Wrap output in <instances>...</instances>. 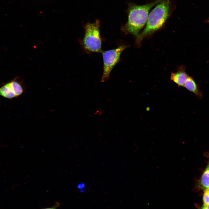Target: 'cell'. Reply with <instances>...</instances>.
I'll return each mask as SVG.
<instances>
[{"mask_svg": "<svg viewBox=\"0 0 209 209\" xmlns=\"http://www.w3.org/2000/svg\"><path fill=\"white\" fill-rule=\"evenodd\" d=\"M201 208L202 209H209V205H203Z\"/></svg>", "mask_w": 209, "mask_h": 209, "instance_id": "13", "label": "cell"}, {"mask_svg": "<svg viewBox=\"0 0 209 209\" xmlns=\"http://www.w3.org/2000/svg\"><path fill=\"white\" fill-rule=\"evenodd\" d=\"M172 0H162L149 14L146 25L136 37L135 44L139 46L143 39L160 30L165 24L173 10Z\"/></svg>", "mask_w": 209, "mask_h": 209, "instance_id": "1", "label": "cell"}, {"mask_svg": "<svg viewBox=\"0 0 209 209\" xmlns=\"http://www.w3.org/2000/svg\"><path fill=\"white\" fill-rule=\"evenodd\" d=\"M200 183L201 188L204 191L209 189V165L203 174Z\"/></svg>", "mask_w": 209, "mask_h": 209, "instance_id": "8", "label": "cell"}, {"mask_svg": "<svg viewBox=\"0 0 209 209\" xmlns=\"http://www.w3.org/2000/svg\"><path fill=\"white\" fill-rule=\"evenodd\" d=\"M12 87L16 97L21 95L24 91L23 86L16 79L14 80L9 82Z\"/></svg>", "mask_w": 209, "mask_h": 209, "instance_id": "9", "label": "cell"}, {"mask_svg": "<svg viewBox=\"0 0 209 209\" xmlns=\"http://www.w3.org/2000/svg\"><path fill=\"white\" fill-rule=\"evenodd\" d=\"M127 46L125 45L121 46L116 48L103 52V71L101 80L102 82L109 79L111 71L119 60L121 53Z\"/></svg>", "mask_w": 209, "mask_h": 209, "instance_id": "4", "label": "cell"}, {"mask_svg": "<svg viewBox=\"0 0 209 209\" xmlns=\"http://www.w3.org/2000/svg\"><path fill=\"white\" fill-rule=\"evenodd\" d=\"M162 0H155L141 5L130 3L128 10V19L122 30L127 34L137 37L147 22L151 9Z\"/></svg>", "mask_w": 209, "mask_h": 209, "instance_id": "2", "label": "cell"}, {"mask_svg": "<svg viewBox=\"0 0 209 209\" xmlns=\"http://www.w3.org/2000/svg\"><path fill=\"white\" fill-rule=\"evenodd\" d=\"M206 21L209 23V19Z\"/></svg>", "mask_w": 209, "mask_h": 209, "instance_id": "14", "label": "cell"}, {"mask_svg": "<svg viewBox=\"0 0 209 209\" xmlns=\"http://www.w3.org/2000/svg\"><path fill=\"white\" fill-rule=\"evenodd\" d=\"M0 96L8 99L17 97L9 82L0 88Z\"/></svg>", "mask_w": 209, "mask_h": 209, "instance_id": "7", "label": "cell"}, {"mask_svg": "<svg viewBox=\"0 0 209 209\" xmlns=\"http://www.w3.org/2000/svg\"><path fill=\"white\" fill-rule=\"evenodd\" d=\"M85 29V34L82 41L84 49L90 52H101L102 43L99 21L97 20L93 23H87Z\"/></svg>", "mask_w": 209, "mask_h": 209, "instance_id": "3", "label": "cell"}, {"mask_svg": "<svg viewBox=\"0 0 209 209\" xmlns=\"http://www.w3.org/2000/svg\"><path fill=\"white\" fill-rule=\"evenodd\" d=\"M185 67L181 66L175 72H172L170 80L179 86L183 87L185 83L189 76L185 71Z\"/></svg>", "mask_w": 209, "mask_h": 209, "instance_id": "5", "label": "cell"}, {"mask_svg": "<svg viewBox=\"0 0 209 209\" xmlns=\"http://www.w3.org/2000/svg\"><path fill=\"white\" fill-rule=\"evenodd\" d=\"M60 203L58 202L57 201H55V203L54 205L52 207L50 208H43L44 209H55L57 208L58 207L60 206Z\"/></svg>", "mask_w": 209, "mask_h": 209, "instance_id": "12", "label": "cell"}, {"mask_svg": "<svg viewBox=\"0 0 209 209\" xmlns=\"http://www.w3.org/2000/svg\"><path fill=\"white\" fill-rule=\"evenodd\" d=\"M183 87L188 90L194 93L198 98H201L202 97L203 95L199 86L192 77H188Z\"/></svg>", "mask_w": 209, "mask_h": 209, "instance_id": "6", "label": "cell"}, {"mask_svg": "<svg viewBox=\"0 0 209 209\" xmlns=\"http://www.w3.org/2000/svg\"><path fill=\"white\" fill-rule=\"evenodd\" d=\"M203 200V205H209V189L204 191Z\"/></svg>", "mask_w": 209, "mask_h": 209, "instance_id": "10", "label": "cell"}, {"mask_svg": "<svg viewBox=\"0 0 209 209\" xmlns=\"http://www.w3.org/2000/svg\"><path fill=\"white\" fill-rule=\"evenodd\" d=\"M77 188L79 190L80 192H83L86 189L85 184L84 182H81L77 185Z\"/></svg>", "mask_w": 209, "mask_h": 209, "instance_id": "11", "label": "cell"}]
</instances>
